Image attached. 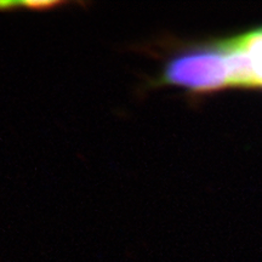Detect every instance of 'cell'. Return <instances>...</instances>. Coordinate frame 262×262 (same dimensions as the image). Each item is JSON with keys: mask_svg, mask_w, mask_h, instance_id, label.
Segmentation results:
<instances>
[{"mask_svg": "<svg viewBox=\"0 0 262 262\" xmlns=\"http://www.w3.org/2000/svg\"><path fill=\"white\" fill-rule=\"evenodd\" d=\"M152 85L179 86L194 96L232 89L224 37L182 44L165 61Z\"/></svg>", "mask_w": 262, "mask_h": 262, "instance_id": "obj_1", "label": "cell"}, {"mask_svg": "<svg viewBox=\"0 0 262 262\" xmlns=\"http://www.w3.org/2000/svg\"><path fill=\"white\" fill-rule=\"evenodd\" d=\"M233 39L247 58L254 90H262V25L234 33Z\"/></svg>", "mask_w": 262, "mask_h": 262, "instance_id": "obj_2", "label": "cell"}]
</instances>
